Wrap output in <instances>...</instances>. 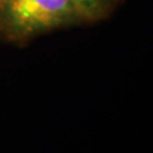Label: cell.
I'll use <instances>...</instances> for the list:
<instances>
[{"mask_svg": "<svg viewBox=\"0 0 153 153\" xmlns=\"http://www.w3.org/2000/svg\"><path fill=\"white\" fill-rule=\"evenodd\" d=\"M82 23L73 0H0V37L14 44Z\"/></svg>", "mask_w": 153, "mask_h": 153, "instance_id": "6da1fadb", "label": "cell"}, {"mask_svg": "<svg viewBox=\"0 0 153 153\" xmlns=\"http://www.w3.org/2000/svg\"><path fill=\"white\" fill-rule=\"evenodd\" d=\"M83 23H94L107 18L117 0H73Z\"/></svg>", "mask_w": 153, "mask_h": 153, "instance_id": "7a4b0ae2", "label": "cell"}]
</instances>
